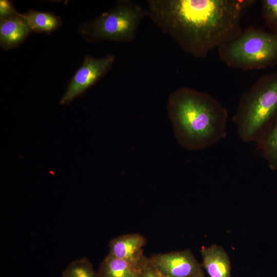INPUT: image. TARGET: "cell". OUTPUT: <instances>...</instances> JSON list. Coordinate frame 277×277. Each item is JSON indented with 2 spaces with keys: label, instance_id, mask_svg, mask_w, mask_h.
<instances>
[{
  "label": "cell",
  "instance_id": "obj_1",
  "mask_svg": "<svg viewBox=\"0 0 277 277\" xmlns=\"http://www.w3.org/2000/svg\"><path fill=\"white\" fill-rule=\"evenodd\" d=\"M254 0H148V15L185 52L205 58L242 31L241 19Z\"/></svg>",
  "mask_w": 277,
  "mask_h": 277
},
{
  "label": "cell",
  "instance_id": "obj_2",
  "mask_svg": "<svg viewBox=\"0 0 277 277\" xmlns=\"http://www.w3.org/2000/svg\"><path fill=\"white\" fill-rule=\"evenodd\" d=\"M167 108L176 140L185 149H204L227 136V110L207 93L179 88L169 95Z\"/></svg>",
  "mask_w": 277,
  "mask_h": 277
},
{
  "label": "cell",
  "instance_id": "obj_3",
  "mask_svg": "<svg viewBox=\"0 0 277 277\" xmlns=\"http://www.w3.org/2000/svg\"><path fill=\"white\" fill-rule=\"evenodd\" d=\"M231 120L246 143H256L277 123V70L260 77L242 95Z\"/></svg>",
  "mask_w": 277,
  "mask_h": 277
},
{
  "label": "cell",
  "instance_id": "obj_4",
  "mask_svg": "<svg viewBox=\"0 0 277 277\" xmlns=\"http://www.w3.org/2000/svg\"><path fill=\"white\" fill-rule=\"evenodd\" d=\"M218 50L221 60L230 67L243 70L272 67L277 65V34L249 26Z\"/></svg>",
  "mask_w": 277,
  "mask_h": 277
},
{
  "label": "cell",
  "instance_id": "obj_5",
  "mask_svg": "<svg viewBox=\"0 0 277 277\" xmlns=\"http://www.w3.org/2000/svg\"><path fill=\"white\" fill-rule=\"evenodd\" d=\"M146 15V10L138 4L131 0L118 1L112 9L84 24L82 32L90 42L130 43Z\"/></svg>",
  "mask_w": 277,
  "mask_h": 277
},
{
  "label": "cell",
  "instance_id": "obj_6",
  "mask_svg": "<svg viewBox=\"0 0 277 277\" xmlns=\"http://www.w3.org/2000/svg\"><path fill=\"white\" fill-rule=\"evenodd\" d=\"M115 60V56L111 54L100 58L86 55L82 66L74 75L60 100V104H68L84 93L112 68Z\"/></svg>",
  "mask_w": 277,
  "mask_h": 277
},
{
  "label": "cell",
  "instance_id": "obj_7",
  "mask_svg": "<svg viewBox=\"0 0 277 277\" xmlns=\"http://www.w3.org/2000/svg\"><path fill=\"white\" fill-rule=\"evenodd\" d=\"M149 259L165 277H197L204 275L201 265L189 249L157 253Z\"/></svg>",
  "mask_w": 277,
  "mask_h": 277
},
{
  "label": "cell",
  "instance_id": "obj_8",
  "mask_svg": "<svg viewBox=\"0 0 277 277\" xmlns=\"http://www.w3.org/2000/svg\"><path fill=\"white\" fill-rule=\"evenodd\" d=\"M146 238L139 233L126 234L112 239L109 242V253L119 259L138 263L144 256Z\"/></svg>",
  "mask_w": 277,
  "mask_h": 277
},
{
  "label": "cell",
  "instance_id": "obj_9",
  "mask_svg": "<svg viewBox=\"0 0 277 277\" xmlns=\"http://www.w3.org/2000/svg\"><path fill=\"white\" fill-rule=\"evenodd\" d=\"M201 253L203 266L210 277H231L230 258L222 246L203 247Z\"/></svg>",
  "mask_w": 277,
  "mask_h": 277
},
{
  "label": "cell",
  "instance_id": "obj_10",
  "mask_svg": "<svg viewBox=\"0 0 277 277\" xmlns=\"http://www.w3.org/2000/svg\"><path fill=\"white\" fill-rule=\"evenodd\" d=\"M32 32L23 14L1 19L0 44L5 50L17 46Z\"/></svg>",
  "mask_w": 277,
  "mask_h": 277
},
{
  "label": "cell",
  "instance_id": "obj_11",
  "mask_svg": "<svg viewBox=\"0 0 277 277\" xmlns=\"http://www.w3.org/2000/svg\"><path fill=\"white\" fill-rule=\"evenodd\" d=\"M138 264L108 253L101 263L97 272L100 277H136Z\"/></svg>",
  "mask_w": 277,
  "mask_h": 277
},
{
  "label": "cell",
  "instance_id": "obj_12",
  "mask_svg": "<svg viewBox=\"0 0 277 277\" xmlns=\"http://www.w3.org/2000/svg\"><path fill=\"white\" fill-rule=\"evenodd\" d=\"M23 16L31 31L35 32H51L62 24L59 17L47 12L31 10Z\"/></svg>",
  "mask_w": 277,
  "mask_h": 277
},
{
  "label": "cell",
  "instance_id": "obj_13",
  "mask_svg": "<svg viewBox=\"0 0 277 277\" xmlns=\"http://www.w3.org/2000/svg\"><path fill=\"white\" fill-rule=\"evenodd\" d=\"M270 169L277 170V123L256 143Z\"/></svg>",
  "mask_w": 277,
  "mask_h": 277
},
{
  "label": "cell",
  "instance_id": "obj_14",
  "mask_svg": "<svg viewBox=\"0 0 277 277\" xmlns=\"http://www.w3.org/2000/svg\"><path fill=\"white\" fill-rule=\"evenodd\" d=\"M62 277H100L97 271L86 257L72 261L62 273Z\"/></svg>",
  "mask_w": 277,
  "mask_h": 277
},
{
  "label": "cell",
  "instance_id": "obj_15",
  "mask_svg": "<svg viewBox=\"0 0 277 277\" xmlns=\"http://www.w3.org/2000/svg\"><path fill=\"white\" fill-rule=\"evenodd\" d=\"M263 18L270 31L277 34V0L261 1Z\"/></svg>",
  "mask_w": 277,
  "mask_h": 277
},
{
  "label": "cell",
  "instance_id": "obj_16",
  "mask_svg": "<svg viewBox=\"0 0 277 277\" xmlns=\"http://www.w3.org/2000/svg\"><path fill=\"white\" fill-rule=\"evenodd\" d=\"M136 277H165L152 265L149 258L145 255L138 265Z\"/></svg>",
  "mask_w": 277,
  "mask_h": 277
},
{
  "label": "cell",
  "instance_id": "obj_17",
  "mask_svg": "<svg viewBox=\"0 0 277 277\" xmlns=\"http://www.w3.org/2000/svg\"><path fill=\"white\" fill-rule=\"evenodd\" d=\"M20 14L14 9L11 2L7 0L0 1L1 19L9 18Z\"/></svg>",
  "mask_w": 277,
  "mask_h": 277
},
{
  "label": "cell",
  "instance_id": "obj_18",
  "mask_svg": "<svg viewBox=\"0 0 277 277\" xmlns=\"http://www.w3.org/2000/svg\"><path fill=\"white\" fill-rule=\"evenodd\" d=\"M197 277H205V275H202V276H197Z\"/></svg>",
  "mask_w": 277,
  "mask_h": 277
}]
</instances>
